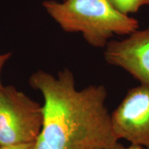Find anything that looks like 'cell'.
Instances as JSON below:
<instances>
[{"label": "cell", "mask_w": 149, "mask_h": 149, "mask_svg": "<svg viewBox=\"0 0 149 149\" xmlns=\"http://www.w3.org/2000/svg\"><path fill=\"white\" fill-rule=\"evenodd\" d=\"M12 53H6L3 54H0V87L2 86L3 84H1V70L3 66H4L6 63L7 62V61L11 57Z\"/></svg>", "instance_id": "8"}, {"label": "cell", "mask_w": 149, "mask_h": 149, "mask_svg": "<svg viewBox=\"0 0 149 149\" xmlns=\"http://www.w3.org/2000/svg\"><path fill=\"white\" fill-rule=\"evenodd\" d=\"M115 137L135 146L149 147V87L130 88L111 113Z\"/></svg>", "instance_id": "4"}, {"label": "cell", "mask_w": 149, "mask_h": 149, "mask_svg": "<svg viewBox=\"0 0 149 149\" xmlns=\"http://www.w3.org/2000/svg\"><path fill=\"white\" fill-rule=\"evenodd\" d=\"M109 1L118 12L126 15L137 13L141 7L149 4V0H109Z\"/></svg>", "instance_id": "6"}, {"label": "cell", "mask_w": 149, "mask_h": 149, "mask_svg": "<svg viewBox=\"0 0 149 149\" xmlns=\"http://www.w3.org/2000/svg\"><path fill=\"white\" fill-rule=\"evenodd\" d=\"M43 7L66 33H81L89 45L105 48L114 35H129L139 22L118 12L109 0H46Z\"/></svg>", "instance_id": "2"}, {"label": "cell", "mask_w": 149, "mask_h": 149, "mask_svg": "<svg viewBox=\"0 0 149 149\" xmlns=\"http://www.w3.org/2000/svg\"><path fill=\"white\" fill-rule=\"evenodd\" d=\"M35 148L36 149H52L47 144V143L46 142L44 138L42 137V136L40 135L39 136V137L37 138L36 142H35Z\"/></svg>", "instance_id": "9"}, {"label": "cell", "mask_w": 149, "mask_h": 149, "mask_svg": "<svg viewBox=\"0 0 149 149\" xmlns=\"http://www.w3.org/2000/svg\"><path fill=\"white\" fill-rule=\"evenodd\" d=\"M43 122V106L13 86L0 87V146L35 142Z\"/></svg>", "instance_id": "3"}, {"label": "cell", "mask_w": 149, "mask_h": 149, "mask_svg": "<svg viewBox=\"0 0 149 149\" xmlns=\"http://www.w3.org/2000/svg\"><path fill=\"white\" fill-rule=\"evenodd\" d=\"M29 84L44 98V122L41 135L52 149H112L118 142L107 107L103 85L75 88L68 68L57 77L37 70Z\"/></svg>", "instance_id": "1"}, {"label": "cell", "mask_w": 149, "mask_h": 149, "mask_svg": "<svg viewBox=\"0 0 149 149\" xmlns=\"http://www.w3.org/2000/svg\"><path fill=\"white\" fill-rule=\"evenodd\" d=\"M104 56L109 64L122 68L149 87V26L122 40H111Z\"/></svg>", "instance_id": "5"}, {"label": "cell", "mask_w": 149, "mask_h": 149, "mask_svg": "<svg viewBox=\"0 0 149 149\" xmlns=\"http://www.w3.org/2000/svg\"><path fill=\"white\" fill-rule=\"evenodd\" d=\"M112 149H149V147H143L140 146H135V145L130 144V146H125L124 145L120 144L117 142Z\"/></svg>", "instance_id": "10"}, {"label": "cell", "mask_w": 149, "mask_h": 149, "mask_svg": "<svg viewBox=\"0 0 149 149\" xmlns=\"http://www.w3.org/2000/svg\"><path fill=\"white\" fill-rule=\"evenodd\" d=\"M35 142L26 143V144H19L13 145H4L0 146V149H36Z\"/></svg>", "instance_id": "7"}]
</instances>
